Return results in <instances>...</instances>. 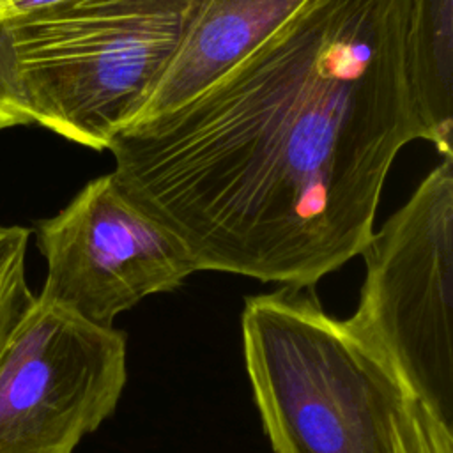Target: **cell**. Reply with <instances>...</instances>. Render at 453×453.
Returning a JSON list of instances; mask_svg holds the SVG:
<instances>
[{
    "label": "cell",
    "instance_id": "12",
    "mask_svg": "<svg viewBox=\"0 0 453 453\" xmlns=\"http://www.w3.org/2000/svg\"><path fill=\"white\" fill-rule=\"evenodd\" d=\"M2 7H4V14H5V21L9 23L11 19L42 11L46 7L57 5L64 0H0Z\"/></svg>",
    "mask_w": 453,
    "mask_h": 453
},
{
    "label": "cell",
    "instance_id": "5",
    "mask_svg": "<svg viewBox=\"0 0 453 453\" xmlns=\"http://www.w3.org/2000/svg\"><path fill=\"white\" fill-rule=\"evenodd\" d=\"M126 340L35 296L0 352V453H74L117 409Z\"/></svg>",
    "mask_w": 453,
    "mask_h": 453
},
{
    "label": "cell",
    "instance_id": "11",
    "mask_svg": "<svg viewBox=\"0 0 453 453\" xmlns=\"http://www.w3.org/2000/svg\"><path fill=\"white\" fill-rule=\"evenodd\" d=\"M30 124L16 76V64L4 7L0 2V129Z\"/></svg>",
    "mask_w": 453,
    "mask_h": 453
},
{
    "label": "cell",
    "instance_id": "8",
    "mask_svg": "<svg viewBox=\"0 0 453 453\" xmlns=\"http://www.w3.org/2000/svg\"><path fill=\"white\" fill-rule=\"evenodd\" d=\"M405 71L425 140L453 154V0H411Z\"/></svg>",
    "mask_w": 453,
    "mask_h": 453
},
{
    "label": "cell",
    "instance_id": "10",
    "mask_svg": "<svg viewBox=\"0 0 453 453\" xmlns=\"http://www.w3.org/2000/svg\"><path fill=\"white\" fill-rule=\"evenodd\" d=\"M395 453H453V428L407 395L396 418Z\"/></svg>",
    "mask_w": 453,
    "mask_h": 453
},
{
    "label": "cell",
    "instance_id": "6",
    "mask_svg": "<svg viewBox=\"0 0 453 453\" xmlns=\"http://www.w3.org/2000/svg\"><path fill=\"white\" fill-rule=\"evenodd\" d=\"M46 278L37 297L103 327L152 294L179 288L196 265L188 248L134 205L111 173L96 177L37 225Z\"/></svg>",
    "mask_w": 453,
    "mask_h": 453
},
{
    "label": "cell",
    "instance_id": "9",
    "mask_svg": "<svg viewBox=\"0 0 453 453\" xmlns=\"http://www.w3.org/2000/svg\"><path fill=\"white\" fill-rule=\"evenodd\" d=\"M28 239V228L0 225V352L35 299L25 274Z\"/></svg>",
    "mask_w": 453,
    "mask_h": 453
},
{
    "label": "cell",
    "instance_id": "1",
    "mask_svg": "<svg viewBox=\"0 0 453 453\" xmlns=\"http://www.w3.org/2000/svg\"><path fill=\"white\" fill-rule=\"evenodd\" d=\"M411 0H310L212 85L110 140L113 179L196 271L313 288L361 255L388 172L425 133Z\"/></svg>",
    "mask_w": 453,
    "mask_h": 453
},
{
    "label": "cell",
    "instance_id": "2",
    "mask_svg": "<svg viewBox=\"0 0 453 453\" xmlns=\"http://www.w3.org/2000/svg\"><path fill=\"white\" fill-rule=\"evenodd\" d=\"M311 288L248 296L242 350L274 453H395L409 395L391 365Z\"/></svg>",
    "mask_w": 453,
    "mask_h": 453
},
{
    "label": "cell",
    "instance_id": "4",
    "mask_svg": "<svg viewBox=\"0 0 453 453\" xmlns=\"http://www.w3.org/2000/svg\"><path fill=\"white\" fill-rule=\"evenodd\" d=\"M365 281L345 322L453 428V154L361 251Z\"/></svg>",
    "mask_w": 453,
    "mask_h": 453
},
{
    "label": "cell",
    "instance_id": "3",
    "mask_svg": "<svg viewBox=\"0 0 453 453\" xmlns=\"http://www.w3.org/2000/svg\"><path fill=\"white\" fill-rule=\"evenodd\" d=\"M203 0H64L7 30L30 124L94 150L134 120Z\"/></svg>",
    "mask_w": 453,
    "mask_h": 453
},
{
    "label": "cell",
    "instance_id": "7",
    "mask_svg": "<svg viewBox=\"0 0 453 453\" xmlns=\"http://www.w3.org/2000/svg\"><path fill=\"white\" fill-rule=\"evenodd\" d=\"M308 2L203 0L136 119L175 108L212 85L281 30Z\"/></svg>",
    "mask_w": 453,
    "mask_h": 453
}]
</instances>
